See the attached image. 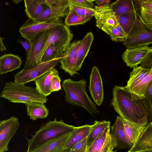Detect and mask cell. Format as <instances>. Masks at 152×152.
<instances>
[{
  "label": "cell",
  "instance_id": "obj_14",
  "mask_svg": "<svg viewBox=\"0 0 152 152\" xmlns=\"http://www.w3.org/2000/svg\"><path fill=\"white\" fill-rule=\"evenodd\" d=\"M150 50V47L148 46L127 48L123 53L121 56L127 66L133 68L140 64Z\"/></svg>",
  "mask_w": 152,
  "mask_h": 152
},
{
  "label": "cell",
  "instance_id": "obj_41",
  "mask_svg": "<svg viewBox=\"0 0 152 152\" xmlns=\"http://www.w3.org/2000/svg\"><path fill=\"white\" fill-rule=\"evenodd\" d=\"M134 1L135 3V10L137 13L140 12L143 7L152 10V0H136Z\"/></svg>",
  "mask_w": 152,
  "mask_h": 152
},
{
  "label": "cell",
  "instance_id": "obj_17",
  "mask_svg": "<svg viewBox=\"0 0 152 152\" xmlns=\"http://www.w3.org/2000/svg\"><path fill=\"white\" fill-rule=\"evenodd\" d=\"M145 150H152V121L148 124L134 145L128 151L134 152Z\"/></svg>",
  "mask_w": 152,
  "mask_h": 152
},
{
  "label": "cell",
  "instance_id": "obj_31",
  "mask_svg": "<svg viewBox=\"0 0 152 152\" xmlns=\"http://www.w3.org/2000/svg\"><path fill=\"white\" fill-rule=\"evenodd\" d=\"M93 16L92 15L81 16L73 10L69 9V12L65 18L64 24L68 26L83 24L90 20Z\"/></svg>",
  "mask_w": 152,
  "mask_h": 152
},
{
  "label": "cell",
  "instance_id": "obj_37",
  "mask_svg": "<svg viewBox=\"0 0 152 152\" xmlns=\"http://www.w3.org/2000/svg\"><path fill=\"white\" fill-rule=\"evenodd\" d=\"M142 99L152 117V83L145 91Z\"/></svg>",
  "mask_w": 152,
  "mask_h": 152
},
{
  "label": "cell",
  "instance_id": "obj_29",
  "mask_svg": "<svg viewBox=\"0 0 152 152\" xmlns=\"http://www.w3.org/2000/svg\"><path fill=\"white\" fill-rule=\"evenodd\" d=\"M137 16L136 11L121 15H115L119 23L127 35L131 29Z\"/></svg>",
  "mask_w": 152,
  "mask_h": 152
},
{
  "label": "cell",
  "instance_id": "obj_12",
  "mask_svg": "<svg viewBox=\"0 0 152 152\" xmlns=\"http://www.w3.org/2000/svg\"><path fill=\"white\" fill-rule=\"evenodd\" d=\"M89 90L95 103L101 105L104 98L102 80L99 71L95 66L92 67L90 75Z\"/></svg>",
  "mask_w": 152,
  "mask_h": 152
},
{
  "label": "cell",
  "instance_id": "obj_52",
  "mask_svg": "<svg viewBox=\"0 0 152 152\" xmlns=\"http://www.w3.org/2000/svg\"><path fill=\"white\" fill-rule=\"evenodd\" d=\"M22 1V0H13L12 1L16 4H18Z\"/></svg>",
  "mask_w": 152,
  "mask_h": 152
},
{
  "label": "cell",
  "instance_id": "obj_53",
  "mask_svg": "<svg viewBox=\"0 0 152 152\" xmlns=\"http://www.w3.org/2000/svg\"><path fill=\"white\" fill-rule=\"evenodd\" d=\"M150 49L151 50H152V46L151 47H150Z\"/></svg>",
  "mask_w": 152,
  "mask_h": 152
},
{
  "label": "cell",
  "instance_id": "obj_38",
  "mask_svg": "<svg viewBox=\"0 0 152 152\" xmlns=\"http://www.w3.org/2000/svg\"><path fill=\"white\" fill-rule=\"evenodd\" d=\"M72 152H88L87 137L70 148Z\"/></svg>",
  "mask_w": 152,
  "mask_h": 152
},
{
  "label": "cell",
  "instance_id": "obj_5",
  "mask_svg": "<svg viewBox=\"0 0 152 152\" xmlns=\"http://www.w3.org/2000/svg\"><path fill=\"white\" fill-rule=\"evenodd\" d=\"M127 48H133L152 44V30L146 27L137 16L132 27L123 42Z\"/></svg>",
  "mask_w": 152,
  "mask_h": 152
},
{
  "label": "cell",
  "instance_id": "obj_25",
  "mask_svg": "<svg viewBox=\"0 0 152 152\" xmlns=\"http://www.w3.org/2000/svg\"><path fill=\"white\" fill-rule=\"evenodd\" d=\"M25 11L28 18L35 20L47 8L39 0H24Z\"/></svg>",
  "mask_w": 152,
  "mask_h": 152
},
{
  "label": "cell",
  "instance_id": "obj_21",
  "mask_svg": "<svg viewBox=\"0 0 152 152\" xmlns=\"http://www.w3.org/2000/svg\"><path fill=\"white\" fill-rule=\"evenodd\" d=\"M69 4L60 6L47 7L42 15L35 20L42 22L60 18L66 16L69 11Z\"/></svg>",
  "mask_w": 152,
  "mask_h": 152
},
{
  "label": "cell",
  "instance_id": "obj_19",
  "mask_svg": "<svg viewBox=\"0 0 152 152\" xmlns=\"http://www.w3.org/2000/svg\"><path fill=\"white\" fill-rule=\"evenodd\" d=\"M72 135V132L54 139L30 152H56L63 148Z\"/></svg>",
  "mask_w": 152,
  "mask_h": 152
},
{
  "label": "cell",
  "instance_id": "obj_33",
  "mask_svg": "<svg viewBox=\"0 0 152 152\" xmlns=\"http://www.w3.org/2000/svg\"><path fill=\"white\" fill-rule=\"evenodd\" d=\"M69 9L72 10L79 15L85 17L89 15L94 16L95 11L94 8H89L69 0Z\"/></svg>",
  "mask_w": 152,
  "mask_h": 152
},
{
  "label": "cell",
  "instance_id": "obj_40",
  "mask_svg": "<svg viewBox=\"0 0 152 152\" xmlns=\"http://www.w3.org/2000/svg\"><path fill=\"white\" fill-rule=\"evenodd\" d=\"M116 144L115 139L112 136L110 132L108 134L99 152H107L113 145Z\"/></svg>",
  "mask_w": 152,
  "mask_h": 152
},
{
  "label": "cell",
  "instance_id": "obj_49",
  "mask_svg": "<svg viewBox=\"0 0 152 152\" xmlns=\"http://www.w3.org/2000/svg\"><path fill=\"white\" fill-rule=\"evenodd\" d=\"M56 152H72L70 148L61 149Z\"/></svg>",
  "mask_w": 152,
  "mask_h": 152
},
{
  "label": "cell",
  "instance_id": "obj_9",
  "mask_svg": "<svg viewBox=\"0 0 152 152\" xmlns=\"http://www.w3.org/2000/svg\"><path fill=\"white\" fill-rule=\"evenodd\" d=\"M50 30V34L42 50V56L46 49L51 45L66 48L73 37L69 26L64 23L52 28Z\"/></svg>",
  "mask_w": 152,
  "mask_h": 152
},
{
  "label": "cell",
  "instance_id": "obj_4",
  "mask_svg": "<svg viewBox=\"0 0 152 152\" xmlns=\"http://www.w3.org/2000/svg\"><path fill=\"white\" fill-rule=\"evenodd\" d=\"M0 97L12 103L25 104L35 102L45 104L48 101L47 97L39 93L36 88L10 81L5 83Z\"/></svg>",
  "mask_w": 152,
  "mask_h": 152
},
{
  "label": "cell",
  "instance_id": "obj_47",
  "mask_svg": "<svg viewBox=\"0 0 152 152\" xmlns=\"http://www.w3.org/2000/svg\"><path fill=\"white\" fill-rule=\"evenodd\" d=\"M115 27L118 31L127 37V35L126 34L119 24L116 26Z\"/></svg>",
  "mask_w": 152,
  "mask_h": 152
},
{
  "label": "cell",
  "instance_id": "obj_46",
  "mask_svg": "<svg viewBox=\"0 0 152 152\" xmlns=\"http://www.w3.org/2000/svg\"><path fill=\"white\" fill-rule=\"evenodd\" d=\"M111 1L109 0H96L95 3L98 6H103L109 4Z\"/></svg>",
  "mask_w": 152,
  "mask_h": 152
},
{
  "label": "cell",
  "instance_id": "obj_36",
  "mask_svg": "<svg viewBox=\"0 0 152 152\" xmlns=\"http://www.w3.org/2000/svg\"><path fill=\"white\" fill-rule=\"evenodd\" d=\"M140 12V18L143 23L152 30V10L143 7Z\"/></svg>",
  "mask_w": 152,
  "mask_h": 152
},
{
  "label": "cell",
  "instance_id": "obj_18",
  "mask_svg": "<svg viewBox=\"0 0 152 152\" xmlns=\"http://www.w3.org/2000/svg\"><path fill=\"white\" fill-rule=\"evenodd\" d=\"M22 63L20 58L12 53L4 54L0 57V75L19 68Z\"/></svg>",
  "mask_w": 152,
  "mask_h": 152
},
{
  "label": "cell",
  "instance_id": "obj_2",
  "mask_svg": "<svg viewBox=\"0 0 152 152\" xmlns=\"http://www.w3.org/2000/svg\"><path fill=\"white\" fill-rule=\"evenodd\" d=\"M76 127L66 124L62 120L50 121L41 126L30 139L27 138L28 148L30 152L47 142L72 132Z\"/></svg>",
  "mask_w": 152,
  "mask_h": 152
},
{
  "label": "cell",
  "instance_id": "obj_42",
  "mask_svg": "<svg viewBox=\"0 0 152 152\" xmlns=\"http://www.w3.org/2000/svg\"><path fill=\"white\" fill-rule=\"evenodd\" d=\"M140 64V66L144 69H152V50L151 49L142 60Z\"/></svg>",
  "mask_w": 152,
  "mask_h": 152
},
{
  "label": "cell",
  "instance_id": "obj_30",
  "mask_svg": "<svg viewBox=\"0 0 152 152\" xmlns=\"http://www.w3.org/2000/svg\"><path fill=\"white\" fill-rule=\"evenodd\" d=\"M66 48L51 45L46 49L42 55L41 59V63L51 61L63 55Z\"/></svg>",
  "mask_w": 152,
  "mask_h": 152
},
{
  "label": "cell",
  "instance_id": "obj_16",
  "mask_svg": "<svg viewBox=\"0 0 152 152\" xmlns=\"http://www.w3.org/2000/svg\"><path fill=\"white\" fill-rule=\"evenodd\" d=\"M59 75L57 70L53 68L34 80L36 88L42 95L47 96L52 93L51 86L53 78Z\"/></svg>",
  "mask_w": 152,
  "mask_h": 152
},
{
  "label": "cell",
  "instance_id": "obj_15",
  "mask_svg": "<svg viewBox=\"0 0 152 152\" xmlns=\"http://www.w3.org/2000/svg\"><path fill=\"white\" fill-rule=\"evenodd\" d=\"M112 136L115 140L117 147L118 149L131 148L132 146L125 134L123 118L120 116H117L111 126L110 133Z\"/></svg>",
  "mask_w": 152,
  "mask_h": 152
},
{
  "label": "cell",
  "instance_id": "obj_32",
  "mask_svg": "<svg viewBox=\"0 0 152 152\" xmlns=\"http://www.w3.org/2000/svg\"><path fill=\"white\" fill-rule=\"evenodd\" d=\"M152 83V69L149 74L133 89L132 93L142 98L145 91Z\"/></svg>",
  "mask_w": 152,
  "mask_h": 152
},
{
  "label": "cell",
  "instance_id": "obj_23",
  "mask_svg": "<svg viewBox=\"0 0 152 152\" xmlns=\"http://www.w3.org/2000/svg\"><path fill=\"white\" fill-rule=\"evenodd\" d=\"M93 125L86 124L76 127L72 135L61 149L70 148L77 142L87 137L90 133Z\"/></svg>",
  "mask_w": 152,
  "mask_h": 152
},
{
  "label": "cell",
  "instance_id": "obj_44",
  "mask_svg": "<svg viewBox=\"0 0 152 152\" xmlns=\"http://www.w3.org/2000/svg\"><path fill=\"white\" fill-rule=\"evenodd\" d=\"M73 1L84 6L90 8H94L96 6L94 2L95 0H72Z\"/></svg>",
  "mask_w": 152,
  "mask_h": 152
},
{
  "label": "cell",
  "instance_id": "obj_10",
  "mask_svg": "<svg viewBox=\"0 0 152 152\" xmlns=\"http://www.w3.org/2000/svg\"><path fill=\"white\" fill-rule=\"evenodd\" d=\"M81 40L73 41L66 47L60 61V69L72 76L77 72V53Z\"/></svg>",
  "mask_w": 152,
  "mask_h": 152
},
{
  "label": "cell",
  "instance_id": "obj_11",
  "mask_svg": "<svg viewBox=\"0 0 152 152\" xmlns=\"http://www.w3.org/2000/svg\"><path fill=\"white\" fill-rule=\"evenodd\" d=\"M19 126L18 118L14 116L0 121V152L8 151V144Z\"/></svg>",
  "mask_w": 152,
  "mask_h": 152
},
{
  "label": "cell",
  "instance_id": "obj_24",
  "mask_svg": "<svg viewBox=\"0 0 152 152\" xmlns=\"http://www.w3.org/2000/svg\"><path fill=\"white\" fill-rule=\"evenodd\" d=\"M26 105L27 114L33 120L37 118H46L49 115V110L44 104L35 102Z\"/></svg>",
  "mask_w": 152,
  "mask_h": 152
},
{
  "label": "cell",
  "instance_id": "obj_50",
  "mask_svg": "<svg viewBox=\"0 0 152 152\" xmlns=\"http://www.w3.org/2000/svg\"><path fill=\"white\" fill-rule=\"evenodd\" d=\"M116 147H117V145L116 144H114L108 150L107 152H115V151H113V150Z\"/></svg>",
  "mask_w": 152,
  "mask_h": 152
},
{
  "label": "cell",
  "instance_id": "obj_22",
  "mask_svg": "<svg viewBox=\"0 0 152 152\" xmlns=\"http://www.w3.org/2000/svg\"><path fill=\"white\" fill-rule=\"evenodd\" d=\"M94 39L92 33L90 32L87 33L81 40V43L77 53L76 65L77 71L80 70L84 59L90 50Z\"/></svg>",
  "mask_w": 152,
  "mask_h": 152
},
{
  "label": "cell",
  "instance_id": "obj_35",
  "mask_svg": "<svg viewBox=\"0 0 152 152\" xmlns=\"http://www.w3.org/2000/svg\"><path fill=\"white\" fill-rule=\"evenodd\" d=\"M110 126L107 127L98 137L89 148L88 152H99L110 132Z\"/></svg>",
  "mask_w": 152,
  "mask_h": 152
},
{
  "label": "cell",
  "instance_id": "obj_3",
  "mask_svg": "<svg viewBox=\"0 0 152 152\" xmlns=\"http://www.w3.org/2000/svg\"><path fill=\"white\" fill-rule=\"evenodd\" d=\"M86 83L87 82L83 79L75 81L69 78L63 81L62 86L67 103L74 106L81 107L91 115L94 116L98 114L99 112L96 105L86 92Z\"/></svg>",
  "mask_w": 152,
  "mask_h": 152
},
{
  "label": "cell",
  "instance_id": "obj_6",
  "mask_svg": "<svg viewBox=\"0 0 152 152\" xmlns=\"http://www.w3.org/2000/svg\"><path fill=\"white\" fill-rule=\"evenodd\" d=\"M50 32V29L39 33L28 39L31 43L30 50L26 56L23 69L30 70L41 63L42 51Z\"/></svg>",
  "mask_w": 152,
  "mask_h": 152
},
{
  "label": "cell",
  "instance_id": "obj_43",
  "mask_svg": "<svg viewBox=\"0 0 152 152\" xmlns=\"http://www.w3.org/2000/svg\"><path fill=\"white\" fill-rule=\"evenodd\" d=\"M61 79L59 75L56 76L53 78L51 86V92L57 91L61 89L60 83Z\"/></svg>",
  "mask_w": 152,
  "mask_h": 152
},
{
  "label": "cell",
  "instance_id": "obj_51",
  "mask_svg": "<svg viewBox=\"0 0 152 152\" xmlns=\"http://www.w3.org/2000/svg\"><path fill=\"white\" fill-rule=\"evenodd\" d=\"M127 152H129L128 151ZM134 152H152V150H145Z\"/></svg>",
  "mask_w": 152,
  "mask_h": 152
},
{
  "label": "cell",
  "instance_id": "obj_1",
  "mask_svg": "<svg viewBox=\"0 0 152 152\" xmlns=\"http://www.w3.org/2000/svg\"><path fill=\"white\" fill-rule=\"evenodd\" d=\"M123 119L138 124L148 123L152 117L142 98L132 93L126 86H115L111 102Z\"/></svg>",
  "mask_w": 152,
  "mask_h": 152
},
{
  "label": "cell",
  "instance_id": "obj_28",
  "mask_svg": "<svg viewBox=\"0 0 152 152\" xmlns=\"http://www.w3.org/2000/svg\"><path fill=\"white\" fill-rule=\"evenodd\" d=\"M110 122L106 120L95 121L94 122L91 131L87 137L88 150L98 137L107 127L110 126Z\"/></svg>",
  "mask_w": 152,
  "mask_h": 152
},
{
  "label": "cell",
  "instance_id": "obj_27",
  "mask_svg": "<svg viewBox=\"0 0 152 152\" xmlns=\"http://www.w3.org/2000/svg\"><path fill=\"white\" fill-rule=\"evenodd\" d=\"M109 6L116 15H121L136 11L132 0H118Z\"/></svg>",
  "mask_w": 152,
  "mask_h": 152
},
{
  "label": "cell",
  "instance_id": "obj_20",
  "mask_svg": "<svg viewBox=\"0 0 152 152\" xmlns=\"http://www.w3.org/2000/svg\"><path fill=\"white\" fill-rule=\"evenodd\" d=\"M124 131L132 147L148 123L138 124L123 119Z\"/></svg>",
  "mask_w": 152,
  "mask_h": 152
},
{
  "label": "cell",
  "instance_id": "obj_34",
  "mask_svg": "<svg viewBox=\"0 0 152 152\" xmlns=\"http://www.w3.org/2000/svg\"><path fill=\"white\" fill-rule=\"evenodd\" d=\"M100 29L109 35L111 39L113 41L123 42L126 37L115 27L110 25H106Z\"/></svg>",
  "mask_w": 152,
  "mask_h": 152
},
{
  "label": "cell",
  "instance_id": "obj_8",
  "mask_svg": "<svg viewBox=\"0 0 152 152\" xmlns=\"http://www.w3.org/2000/svg\"><path fill=\"white\" fill-rule=\"evenodd\" d=\"M64 23L60 18L37 22L28 18L20 27L19 32L24 39H29L39 33Z\"/></svg>",
  "mask_w": 152,
  "mask_h": 152
},
{
  "label": "cell",
  "instance_id": "obj_39",
  "mask_svg": "<svg viewBox=\"0 0 152 152\" xmlns=\"http://www.w3.org/2000/svg\"><path fill=\"white\" fill-rule=\"evenodd\" d=\"M40 2L48 7L62 6L69 4V0H39Z\"/></svg>",
  "mask_w": 152,
  "mask_h": 152
},
{
  "label": "cell",
  "instance_id": "obj_13",
  "mask_svg": "<svg viewBox=\"0 0 152 152\" xmlns=\"http://www.w3.org/2000/svg\"><path fill=\"white\" fill-rule=\"evenodd\" d=\"M95 13L94 15L96 19V26L100 29L106 25L115 27L119 23L115 14L110 8L109 5L103 6H96L94 8Z\"/></svg>",
  "mask_w": 152,
  "mask_h": 152
},
{
  "label": "cell",
  "instance_id": "obj_45",
  "mask_svg": "<svg viewBox=\"0 0 152 152\" xmlns=\"http://www.w3.org/2000/svg\"><path fill=\"white\" fill-rule=\"evenodd\" d=\"M25 41L22 40L18 39L17 42L20 44L25 48L26 52V55H28L31 49V43L29 41L26 39H25Z\"/></svg>",
  "mask_w": 152,
  "mask_h": 152
},
{
  "label": "cell",
  "instance_id": "obj_48",
  "mask_svg": "<svg viewBox=\"0 0 152 152\" xmlns=\"http://www.w3.org/2000/svg\"><path fill=\"white\" fill-rule=\"evenodd\" d=\"M0 50L1 52L7 50V49L3 43L2 39L1 37H0Z\"/></svg>",
  "mask_w": 152,
  "mask_h": 152
},
{
  "label": "cell",
  "instance_id": "obj_26",
  "mask_svg": "<svg viewBox=\"0 0 152 152\" xmlns=\"http://www.w3.org/2000/svg\"><path fill=\"white\" fill-rule=\"evenodd\" d=\"M151 69H144L140 66L133 68L130 72L126 87L132 92L134 88L149 74Z\"/></svg>",
  "mask_w": 152,
  "mask_h": 152
},
{
  "label": "cell",
  "instance_id": "obj_7",
  "mask_svg": "<svg viewBox=\"0 0 152 152\" xmlns=\"http://www.w3.org/2000/svg\"><path fill=\"white\" fill-rule=\"evenodd\" d=\"M63 55L51 61L42 63L28 70L22 69L14 75L15 82L24 84L32 81L54 68L59 63Z\"/></svg>",
  "mask_w": 152,
  "mask_h": 152
}]
</instances>
